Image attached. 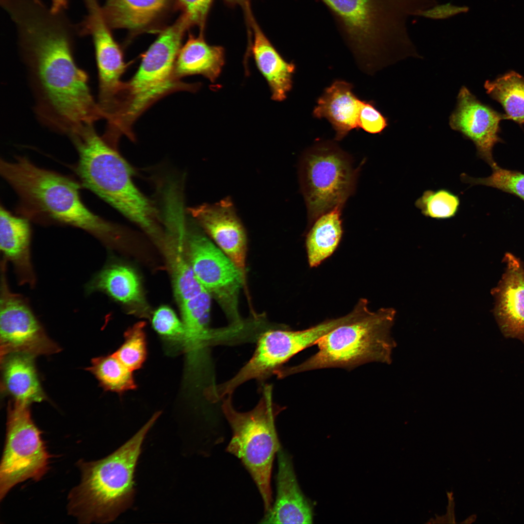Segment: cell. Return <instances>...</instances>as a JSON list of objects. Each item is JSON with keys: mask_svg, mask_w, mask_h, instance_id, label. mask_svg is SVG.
Listing matches in <instances>:
<instances>
[{"mask_svg": "<svg viewBox=\"0 0 524 524\" xmlns=\"http://www.w3.org/2000/svg\"><path fill=\"white\" fill-rule=\"evenodd\" d=\"M8 16L29 74L35 110L44 124L69 135L104 118L91 92L86 73L73 55L78 25L65 13L53 11L42 0H21Z\"/></svg>", "mask_w": 524, "mask_h": 524, "instance_id": "cell-1", "label": "cell"}, {"mask_svg": "<svg viewBox=\"0 0 524 524\" xmlns=\"http://www.w3.org/2000/svg\"><path fill=\"white\" fill-rule=\"evenodd\" d=\"M0 172L17 194L22 216L42 224L75 227L105 243L117 238V226L87 208L80 185L72 179L20 156L12 162L1 159Z\"/></svg>", "mask_w": 524, "mask_h": 524, "instance_id": "cell-2", "label": "cell"}, {"mask_svg": "<svg viewBox=\"0 0 524 524\" xmlns=\"http://www.w3.org/2000/svg\"><path fill=\"white\" fill-rule=\"evenodd\" d=\"M161 414L155 413L130 440L100 459L77 462L78 485L68 496L67 510L81 523H107L132 505L134 474L147 433Z\"/></svg>", "mask_w": 524, "mask_h": 524, "instance_id": "cell-3", "label": "cell"}, {"mask_svg": "<svg viewBox=\"0 0 524 524\" xmlns=\"http://www.w3.org/2000/svg\"><path fill=\"white\" fill-rule=\"evenodd\" d=\"M354 53L364 59L417 55L407 21L437 0H320Z\"/></svg>", "mask_w": 524, "mask_h": 524, "instance_id": "cell-4", "label": "cell"}, {"mask_svg": "<svg viewBox=\"0 0 524 524\" xmlns=\"http://www.w3.org/2000/svg\"><path fill=\"white\" fill-rule=\"evenodd\" d=\"M69 136L79 155L75 171L83 186L149 234L158 235L157 210L134 184L131 168L116 147L98 135L93 124Z\"/></svg>", "mask_w": 524, "mask_h": 524, "instance_id": "cell-5", "label": "cell"}, {"mask_svg": "<svg viewBox=\"0 0 524 524\" xmlns=\"http://www.w3.org/2000/svg\"><path fill=\"white\" fill-rule=\"evenodd\" d=\"M190 26L184 15L164 30L143 55L138 69L124 82L114 119L115 130L131 137L135 120L151 105L167 95L185 90L196 91L198 83L178 79L175 64L184 33Z\"/></svg>", "mask_w": 524, "mask_h": 524, "instance_id": "cell-6", "label": "cell"}, {"mask_svg": "<svg viewBox=\"0 0 524 524\" xmlns=\"http://www.w3.org/2000/svg\"><path fill=\"white\" fill-rule=\"evenodd\" d=\"M395 311L382 308L339 326L316 343L319 350L301 364L282 367L279 378L309 370L340 367L351 370L370 362L390 363L395 343L390 335Z\"/></svg>", "mask_w": 524, "mask_h": 524, "instance_id": "cell-7", "label": "cell"}, {"mask_svg": "<svg viewBox=\"0 0 524 524\" xmlns=\"http://www.w3.org/2000/svg\"><path fill=\"white\" fill-rule=\"evenodd\" d=\"M231 399V395L226 396L222 405L232 432L226 451L237 457L251 475L262 497L265 513L272 507L271 475L275 455L281 447L275 420L283 408L274 402L270 385L263 387L258 403L249 411H237Z\"/></svg>", "mask_w": 524, "mask_h": 524, "instance_id": "cell-8", "label": "cell"}, {"mask_svg": "<svg viewBox=\"0 0 524 524\" xmlns=\"http://www.w3.org/2000/svg\"><path fill=\"white\" fill-rule=\"evenodd\" d=\"M30 405L14 400L8 404L0 465V500L17 484L40 480L49 469L51 456L32 418Z\"/></svg>", "mask_w": 524, "mask_h": 524, "instance_id": "cell-9", "label": "cell"}, {"mask_svg": "<svg viewBox=\"0 0 524 524\" xmlns=\"http://www.w3.org/2000/svg\"><path fill=\"white\" fill-rule=\"evenodd\" d=\"M301 183L311 221L339 207L354 190L356 171L348 157L331 143L308 151L302 163Z\"/></svg>", "mask_w": 524, "mask_h": 524, "instance_id": "cell-10", "label": "cell"}, {"mask_svg": "<svg viewBox=\"0 0 524 524\" xmlns=\"http://www.w3.org/2000/svg\"><path fill=\"white\" fill-rule=\"evenodd\" d=\"M359 313L353 311L343 317L322 322L299 331L269 330L258 338L250 360L231 378L217 385L222 397L232 394L240 385L255 379L262 380L273 374L282 365L301 350L316 344L323 336L342 325L357 320Z\"/></svg>", "mask_w": 524, "mask_h": 524, "instance_id": "cell-11", "label": "cell"}, {"mask_svg": "<svg viewBox=\"0 0 524 524\" xmlns=\"http://www.w3.org/2000/svg\"><path fill=\"white\" fill-rule=\"evenodd\" d=\"M7 262L0 261V357L12 353L34 357L61 351L46 334L27 299L11 291L6 275Z\"/></svg>", "mask_w": 524, "mask_h": 524, "instance_id": "cell-12", "label": "cell"}, {"mask_svg": "<svg viewBox=\"0 0 524 524\" xmlns=\"http://www.w3.org/2000/svg\"><path fill=\"white\" fill-rule=\"evenodd\" d=\"M186 236L189 262L196 278L234 324L241 326L238 300L246 278L231 260L203 234L193 231Z\"/></svg>", "mask_w": 524, "mask_h": 524, "instance_id": "cell-13", "label": "cell"}, {"mask_svg": "<svg viewBox=\"0 0 524 524\" xmlns=\"http://www.w3.org/2000/svg\"><path fill=\"white\" fill-rule=\"evenodd\" d=\"M85 6L87 14L78 25L79 33L90 35L93 39L99 81L97 102L106 118L112 114L118 103L124 83L121 78L127 65L103 17L98 1L90 0Z\"/></svg>", "mask_w": 524, "mask_h": 524, "instance_id": "cell-14", "label": "cell"}, {"mask_svg": "<svg viewBox=\"0 0 524 524\" xmlns=\"http://www.w3.org/2000/svg\"><path fill=\"white\" fill-rule=\"evenodd\" d=\"M457 104L449 118L452 129L460 132L475 145L477 155L491 167L496 164L492 157L499 137V124L505 115L480 101L464 86L458 95Z\"/></svg>", "mask_w": 524, "mask_h": 524, "instance_id": "cell-15", "label": "cell"}, {"mask_svg": "<svg viewBox=\"0 0 524 524\" xmlns=\"http://www.w3.org/2000/svg\"><path fill=\"white\" fill-rule=\"evenodd\" d=\"M189 211L246 278V237L230 199L203 204Z\"/></svg>", "mask_w": 524, "mask_h": 524, "instance_id": "cell-16", "label": "cell"}, {"mask_svg": "<svg viewBox=\"0 0 524 524\" xmlns=\"http://www.w3.org/2000/svg\"><path fill=\"white\" fill-rule=\"evenodd\" d=\"M505 272L491 292L495 298L493 313L506 338L524 341V265L513 254L506 253Z\"/></svg>", "mask_w": 524, "mask_h": 524, "instance_id": "cell-17", "label": "cell"}, {"mask_svg": "<svg viewBox=\"0 0 524 524\" xmlns=\"http://www.w3.org/2000/svg\"><path fill=\"white\" fill-rule=\"evenodd\" d=\"M211 295L206 289L180 304L184 329L182 346L191 371L199 370L208 347L215 339L231 334L230 329L212 330L209 328Z\"/></svg>", "mask_w": 524, "mask_h": 524, "instance_id": "cell-18", "label": "cell"}, {"mask_svg": "<svg viewBox=\"0 0 524 524\" xmlns=\"http://www.w3.org/2000/svg\"><path fill=\"white\" fill-rule=\"evenodd\" d=\"M277 496L262 524H311L313 504L302 492L296 479L292 458L281 447L278 453Z\"/></svg>", "mask_w": 524, "mask_h": 524, "instance_id": "cell-19", "label": "cell"}, {"mask_svg": "<svg viewBox=\"0 0 524 524\" xmlns=\"http://www.w3.org/2000/svg\"><path fill=\"white\" fill-rule=\"evenodd\" d=\"M29 219L0 208V249L2 259L13 267L18 283L34 287L36 276L31 258V228Z\"/></svg>", "mask_w": 524, "mask_h": 524, "instance_id": "cell-20", "label": "cell"}, {"mask_svg": "<svg viewBox=\"0 0 524 524\" xmlns=\"http://www.w3.org/2000/svg\"><path fill=\"white\" fill-rule=\"evenodd\" d=\"M246 12L252 30L251 51L257 66L267 82L272 99L282 101L292 88L295 66L278 53L253 17L250 9Z\"/></svg>", "mask_w": 524, "mask_h": 524, "instance_id": "cell-21", "label": "cell"}, {"mask_svg": "<svg viewBox=\"0 0 524 524\" xmlns=\"http://www.w3.org/2000/svg\"><path fill=\"white\" fill-rule=\"evenodd\" d=\"M353 85L337 80L327 87L317 101L313 115L326 118L336 132L335 139L341 140L353 129H359L363 100L352 92Z\"/></svg>", "mask_w": 524, "mask_h": 524, "instance_id": "cell-22", "label": "cell"}, {"mask_svg": "<svg viewBox=\"0 0 524 524\" xmlns=\"http://www.w3.org/2000/svg\"><path fill=\"white\" fill-rule=\"evenodd\" d=\"M35 357L23 353L0 357L1 388L14 400L31 404L47 399L35 367Z\"/></svg>", "mask_w": 524, "mask_h": 524, "instance_id": "cell-23", "label": "cell"}, {"mask_svg": "<svg viewBox=\"0 0 524 524\" xmlns=\"http://www.w3.org/2000/svg\"><path fill=\"white\" fill-rule=\"evenodd\" d=\"M225 59L223 47L209 45L202 33L198 37L190 35L178 53L174 73L179 79L200 75L213 82L221 74Z\"/></svg>", "mask_w": 524, "mask_h": 524, "instance_id": "cell-24", "label": "cell"}, {"mask_svg": "<svg viewBox=\"0 0 524 524\" xmlns=\"http://www.w3.org/2000/svg\"><path fill=\"white\" fill-rule=\"evenodd\" d=\"M85 291L87 295L103 292L128 305L144 303L138 276L131 268L119 264L107 265L97 273L86 284Z\"/></svg>", "mask_w": 524, "mask_h": 524, "instance_id": "cell-25", "label": "cell"}, {"mask_svg": "<svg viewBox=\"0 0 524 524\" xmlns=\"http://www.w3.org/2000/svg\"><path fill=\"white\" fill-rule=\"evenodd\" d=\"M168 0H106L101 7L110 28L138 30L150 24L166 7Z\"/></svg>", "mask_w": 524, "mask_h": 524, "instance_id": "cell-26", "label": "cell"}, {"mask_svg": "<svg viewBox=\"0 0 524 524\" xmlns=\"http://www.w3.org/2000/svg\"><path fill=\"white\" fill-rule=\"evenodd\" d=\"M342 208L337 207L317 218L306 239L308 262L311 267L330 256L342 237Z\"/></svg>", "mask_w": 524, "mask_h": 524, "instance_id": "cell-27", "label": "cell"}, {"mask_svg": "<svg viewBox=\"0 0 524 524\" xmlns=\"http://www.w3.org/2000/svg\"><path fill=\"white\" fill-rule=\"evenodd\" d=\"M487 93L503 107L505 119L524 124V77L510 71L491 81H486Z\"/></svg>", "mask_w": 524, "mask_h": 524, "instance_id": "cell-28", "label": "cell"}, {"mask_svg": "<svg viewBox=\"0 0 524 524\" xmlns=\"http://www.w3.org/2000/svg\"><path fill=\"white\" fill-rule=\"evenodd\" d=\"M166 243L167 258L170 268L175 295L179 304L206 289L196 278L183 249L169 237Z\"/></svg>", "mask_w": 524, "mask_h": 524, "instance_id": "cell-29", "label": "cell"}, {"mask_svg": "<svg viewBox=\"0 0 524 524\" xmlns=\"http://www.w3.org/2000/svg\"><path fill=\"white\" fill-rule=\"evenodd\" d=\"M86 370L106 391L121 393L136 388L132 371L114 354L93 358Z\"/></svg>", "mask_w": 524, "mask_h": 524, "instance_id": "cell-30", "label": "cell"}, {"mask_svg": "<svg viewBox=\"0 0 524 524\" xmlns=\"http://www.w3.org/2000/svg\"><path fill=\"white\" fill-rule=\"evenodd\" d=\"M415 205L426 217L446 219L457 214L460 200L457 195L447 189L427 190L416 200Z\"/></svg>", "mask_w": 524, "mask_h": 524, "instance_id": "cell-31", "label": "cell"}, {"mask_svg": "<svg viewBox=\"0 0 524 524\" xmlns=\"http://www.w3.org/2000/svg\"><path fill=\"white\" fill-rule=\"evenodd\" d=\"M145 325L139 322L124 334V342L113 354L132 371L141 368L147 357Z\"/></svg>", "mask_w": 524, "mask_h": 524, "instance_id": "cell-32", "label": "cell"}, {"mask_svg": "<svg viewBox=\"0 0 524 524\" xmlns=\"http://www.w3.org/2000/svg\"><path fill=\"white\" fill-rule=\"evenodd\" d=\"M491 168L492 173L488 177L475 178L463 173L460 179L462 182L472 185H482L495 188L524 200V174L504 169L497 164Z\"/></svg>", "mask_w": 524, "mask_h": 524, "instance_id": "cell-33", "label": "cell"}, {"mask_svg": "<svg viewBox=\"0 0 524 524\" xmlns=\"http://www.w3.org/2000/svg\"><path fill=\"white\" fill-rule=\"evenodd\" d=\"M152 325L154 330L164 339L183 345L184 329L182 322L169 307L162 306L156 310Z\"/></svg>", "mask_w": 524, "mask_h": 524, "instance_id": "cell-34", "label": "cell"}, {"mask_svg": "<svg viewBox=\"0 0 524 524\" xmlns=\"http://www.w3.org/2000/svg\"><path fill=\"white\" fill-rule=\"evenodd\" d=\"M388 126L387 119L372 101L363 100L359 117L360 128L370 133H378Z\"/></svg>", "mask_w": 524, "mask_h": 524, "instance_id": "cell-35", "label": "cell"}, {"mask_svg": "<svg viewBox=\"0 0 524 524\" xmlns=\"http://www.w3.org/2000/svg\"><path fill=\"white\" fill-rule=\"evenodd\" d=\"M191 25L202 29L211 7L213 0H180Z\"/></svg>", "mask_w": 524, "mask_h": 524, "instance_id": "cell-36", "label": "cell"}, {"mask_svg": "<svg viewBox=\"0 0 524 524\" xmlns=\"http://www.w3.org/2000/svg\"><path fill=\"white\" fill-rule=\"evenodd\" d=\"M468 11L469 7L466 6H458L451 2H447L437 4L426 9L418 10L413 16L433 20H443L461 13H467Z\"/></svg>", "mask_w": 524, "mask_h": 524, "instance_id": "cell-37", "label": "cell"}, {"mask_svg": "<svg viewBox=\"0 0 524 524\" xmlns=\"http://www.w3.org/2000/svg\"><path fill=\"white\" fill-rule=\"evenodd\" d=\"M231 5H239L245 9L249 6V0H224Z\"/></svg>", "mask_w": 524, "mask_h": 524, "instance_id": "cell-38", "label": "cell"}]
</instances>
